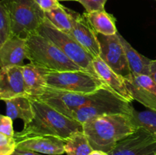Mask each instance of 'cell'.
I'll return each instance as SVG.
<instances>
[{"mask_svg":"<svg viewBox=\"0 0 156 155\" xmlns=\"http://www.w3.org/2000/svg\"><path fill=\"white\" fill-rule=\"evenodd\" d=\"M34 117L24 129L15 133V141L37 136H55L64 141L75 132L83 131L82 123L60 113L49 105L30 97Z\"/></svg>","mask_w":156,"mask_h":155,"instance_id":"obj_1","label":"cell"},{"mask_svg":"<svg viewBox=\"0 0 156 155\" xmlns=\"http://www.w3.org/2000/svg\"><path fill=\"white\" fill-rule=\"evenodd\" d=\"M93 150L109 153L117 142L139 129L128 114H110L95 117L82 124Z\"/></svg>","mask_w":156,"mask_h":155,"instance_id":"obj_2","label":"cell"},{"mask_svg":"<svg viewBox=\"0 0 156 155\" xmlns=\"http://www.w3.org/2000/svg\"><path fill=\"white\" fill-rule=\"evenodd\" d=\"M26 56L30 63L47 72L83 70L59 47L38 33L26 38Z\"/></svg>","mask_w":156,"mask_h":155,"instance_id":"obj_3","label":"cell"},{"mask_svg":"<svg viewBox=\"0 0 156 155\" xmlns=\"http://www.w3.org/2000/svg\"><path fill=\"white\" fill-rule=\"evenodd\" d=\"M11 21L12 34L27 38L37 33L45 12L34 0H2Z\"/></svg>","mask_w":156,"mask_h":155,"instance_id":"obj_4","label":"cell"},{"mask_svg":"<svg viewBox=\"0 0 156 155\" xmlns=\"http://www.w3.org/2000/svg\"><path fill=\"white\" fill-rule=\"evenodd\" d=\"M133 109L129 102L120 98L108 88H102L96 91L88 103L76 109L70 119L83 124L88 120L105 115L122 113L131 115Z\"/></svg>","mask_w":156,"mask_h":155,"instance_id":"obj_5","label":"cell"},{"mask_svg":"<svg viewBox=\"0 0 156 155\" xmlns=\"http://www.w3.org/2000/svg\"><path fill=\"white\" fill-rule=\"evenodd\" d=\"M37 33L59 47L73 62L82 69L99 78L93 66V58L70 33L58 30L46 18L40 26Z\"/></svg>","mask_w":156,"mask_h":155,"instance_id":"obj_6","label":"cell"},{"mask_svg":"<svg viewBox=\"0 0 156 155\" xmlns=\"http://www.w3.org/2000/svg\"><path fill=\"white\" fill-rule=\"evenodd\" d=\"M46 86L62 91L91 94L107 88L99 78L85 70L44 72Z\"/></svg>","mask_w":156,"mask_h":155,"instance_id":"obj_7","label":"cell"},{"mask_svg":"<svg viewBox=\"0 0 156 155\" xmlns=\"http://www.w3.org/2000/svg\"><path fill=\"white\" fill-rule=\"evenodd\" d=\"M94 94H79L46 87L44 93L34 99L44 102L60 113L71 118L72 114L88 103L94 97Z\"/></svg>","mask_w":156,"mask_h":155,"instance_id":"obj_8","label":"cell"},{"mask_svg":"<svg viewBox=\"0 0 156 155\" xmlns=\"http://www.w3.org/2000/svg\"><path fill=\"white\" fill-rule=\"evenodd\" d=\"M98 40L100 44L99 57L113 71L123 78L129 75L131 71L124 49L119 38L118 32L110 36L98 34Z\"/></svg>","mask_w":156,"mask_h":155,"instance_id":"obj_9","label":"cell"},{"mask_svg":"<svg viewBox=\"0 0 156 155\" xmlns=\"http://www.w3.org/2000/svg\"><path fill=\"white\" fill-rule=\"evenodd\" d=\"M108 155H156V138L143 128L117 143Z\"/></svg>","mask_w":156,"mask_h":155,"instance_id":"obj_10","label":"cell"},{"mask_svg":"<svg viewBox=\"0 0 156 155\" xmlns=\"http://www.w3.org/2000/svg\"><path fill=\"white\" fill-rule=\"evenodd\" d=\"M72 19L70 34L89 53L93 59L100 56L98 33L96 32L85 14L77 13L69 9Z\"/></svg>","mask_w":156,"mask_h":155,"instance_id":"obj_11","label":"cell"},{"mask_svg":"<svg viewBox=\"0 0 156 155\" xmlns=\"http://www.w3.org/2000/svg\"><path fill=\"white\" fill-rule=\"evenodd\" d=\"M23 66H7L0 68V100L19 96H27L25 91Z\"/></svg>","mask_w":156,"mask_h":155,"instance_id":"obj_12","label":"cell"},{"mask_svg":"<svg viewBox=\"0 0 156 155\" xmlns=\"http://www.w3.org/2000/svg\"><path fill=\"white\" fill-rule=\"evenodd\" d=\"M92 62L96 74L108 89L126 101L131 103L134 100L129 94L124 78L122 76L113 71L100 57L93 59Z\"/></svg>","mask_w":156,"mask_h":155,"instance_id":"obj_13","label":"cell"},{"mask_svg":"<svg viewBox=\"0 0 156 155\" xmlns=\"http://www.w3.org/2000/svg\"><path fill=\"white\" fill-rule=\"evenodd\" d=\"M16 148L29 150L49 155H61L65 153V141L50 135L37 136L16 141Z\"/></svg>","mask_w":156,"mask_h":155,"instance_id":"obj_14","label":"cell"},{"mask_svg":"<svg viewBox=\"0 0 156 155\" xmlns=\"http://www.w3.org/2000/svg\"><path fill=\"white\" fill-rule=\"evenodd\" d=\"M26 59V38L13 35L0 47V68L24 66Z\"/></svg>","mask_w":156,"mask_h":155,"instance_id":"obj_15","label":"cell"},{"mask_svg":"<svg viewBox=\"0 0 156 155\" xmlns=\"http://www.w3.org/2000/svg\"><path fill=\"white\" fill-rule=\"evenodd\" d=\"M45 71L37 68L33 64H26L22 67L25 91L27 96L36 98L44 93L46 86L44 79Z\"/></svg>","mask_w":156,"mask_h":155,"instance_id":"obj_16","label":"cell"},{"mask_svg":"<svg viewBox=\"0 0 156 155\" xmlns=\"http://www.w3.org/2000/svg\"><path fill=\"white\" fill-rule=\"evenodd\" d=\"M6 105V115L12 119H21L24 126H27L34 117L31 102L28 96H19L5 100Z\"/></svg>","mask_w":156,"mask_h":155,"instance_id":"obj_17","label":"cell"},{"mask_svg":"<svg viewBox=\"0 0 156 155\" xmlns=\"http://www.w3.org/2000/svg\"><path fill=\"white\" fill-rule=\"evenodd\" d=\"M118 36L124 49L131 73L150 75V64L152 59H149L138 53L119 33Z\"/></svg>","mask_w":156,"mask_h":155,"instance_id":"obj_18","label":"cell"},{"mask_svg":"<svg viewBox=\"0 0 156 155\" xmlns=\"http://www.w3.org/2000/svg\"><path fill=\"white\" fill-rule=\"evenodd\" d=\"M85 14L98 34L110 36L117 33L115 18L105 10Z\"/></svg>","mask_w":156,"mask_h":155,"instance_id":"obj_19","label":"cell"},{"mask_svg":"<svg viewBox=\"0 0 156 155\" xmlns=\"http://www.w3.org/2000/svg\"><path fill=\"white\" fill-rule=\"evenodd\" d=\"M64 150L67 155H88L93 148L83 131H79L66 140Z\"/></svg>","mask_w":156,"mask_h":155,"instance_id":"obj_20","label":"cell"},{"mask_svg":"<svg viewBox=\"0 0 156 155\" xmlns=\"http://www.w3.org/2000/svg\"><path fill=\"white\" fill-rule=\"evenodd\" d=\"M45 18L58 30L70 33L72 30V19L69 9L62 5L56 9L45 12Z\"/></svg>","mask_w":156,"mask_h":155,"instance_id":"obj_21","label":"cell"},{"mask_svg":"<svg viewBox=\"0 0 156 155\" xmlns=\"http://www.w3.org/2000/svg\"><path fill=\"white\" fill-rule=\"evenodd\" d=\"M125 83L133 100L142 103L151 110L156 111V95L148 90L137 86L126 80H125Z\"/></svg>","mask_w":156,"mask_h":155,"instance_id":"obj_22","label":"cell"},{"mask_svg":"<svg viewBox=\"0 0 156 155\" xmlns=\"http://www.w3.org/2000/svg\"><path fill=\"white\" fill-rule=\"evenodd\" d=\"M134 124L138 128H143L156 138V111H139L135 109L131 115Z\"/></svg>","mask_w":156,"mask_h":155,"instance_id":"obj_23","label":"cell"},{"mask_svg":"<svg viewBox=\"0 0 156 155\" xmlns=\"http://www.w3.org/2000/svg\"><path fill=\"white\" fill-rule=\"evenodd\" d=\"M13 36L9 14L0 0V47Z\"/></svg>","mask_w":156,"mask_h":155,"instance_id":"obj_24","label":"cell"},{"mask_svg":"<svg viewBox=\"0 0 156 155\" xmlns=\"http://www.w3.org/2000/svg\"><path fill=\"white\" fill-rule=\"evenodd\" d=\"M125 80L134 84L139 87L148 90L150 92L156 95V84L151 78L150 75L147 74H136L131 73L129 75L125 78Z\"/></svg>","mask_w":156,"mask_h":155,"instance_id":"obj_25","label":"cell"},{"mask_svg":"<svg viewBox=\"0 0 156 155\" xmlns=\"http://www.w3.org/2000/svg\"><path fill=\"white\" fill-rule=\"evenodd\" d=\"M16 147V141L14 137L0 133V155H12Z\"/></svg>","mask_w":156,"mask_h":155,"instance_id":"obj_26","label":"cell"},{"mask_svg":"<svg viewBox=\"0 0 156 155\" xmlns=\"http://www.w3.org/2000/svg\"><path fill=\"white\" fill-rule=\"evenodd\" d=\"M83 5L87 13L105 10V5L107 0H78Z\"/></svg>","mask_w":156,"mask_h":155,"instance_id":"obj_27","label":"cell"},{"mask_svg":"<svg viewBox=\"0 0 156 155\" xmlns=\"http://www.w3.org/2000/svg\"><path fill=\"white\" fill-rule=\"evenodd\" d=\"M0 133L12 137L15 135L13 129V119L8 115L2 114H0Z\"/></svg>","mask_w":156,"mask_h":155,"instance_id":"obj_28","label":"cell"},{"mask_svg":"<svg viewBox=\"0 0 156 155\" xmlns=\"http://www.w3.org/2000/svg\"><path fill=\"white\" fill-rule=\"evenodd\" d=\"M34 1L44 12L53 10L60 5V3L57 0H34Z\"/></svg>","mask_w":156,"mask_h":155,"instance_id":"obj_29","label":"cell"},{"mask_svg":"<svg viewBox=\"0 0 156 155\" xmlns=\"http://www.w3.org/2000/svg\"><path fill=\"white\" fill-rule=\"evenodd\" d=\"M12 155H41L37 152L32 151L29 150H24V149L16 148Z\"/></svg>","mask_w":156,"mask_h":155,"instance_id":"obj_30","label":"cell"},{"mask_svg":"<svg viewBox=\"0 0 156 155\" xmlns=\"http://www.w3.org/2000/svg\"><path fill=\"white\" fill-rule=\"evenodd\" d=\"M150 76L156 84V59L152 60L150 64Z\"/></svg>","mask_w":156,"mask_h":155,"instance_id":"obj_31","label":"cell"},{"mask_svg":"<svg viewBox=\"0 0 156 155\" xmlns=\"http://www.w3.org/2000/svg\"><path fill=\"white\" fill-rule=\"evenodd\" d=\"M88 155H108V153H105V152L104 151H101V150H93Z\"/></svg>","mask_w":156,"mask_h":155,"instance_id":"obj_32","label":"cell"},{"mask_svg":"<svg viewBox=\"0 0 156 155\" xmlns=\"http://www.w3.org/2000/svg\"><path fill=\"white\" fill-rule=\"evenodd\" d=\"M58 2H61V1H76L78 2V0H57Z\"/></svg>","mask_w":156,"mask_h":155,"instance_id":"obj_33","label":"cell"},{"mask_svg":"<svg viewBox=\"0 0 156 155\" xmlns=\"http://www.w3.org/2000/svg\"><path fill=\"white\" fill-rule=\"evenodd\" d=\"M155 1H156V0H155Z\"/></svg>","mask_w":156,"mask_h":155,"instance_id":"obj_34","label":"cell"}]
</instances>
